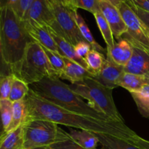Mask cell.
<instances>
[{
	"instance_id": "obj_1",
	"label": "cell",
	"mask_w": 149,
	"mask_h": 149,
	"mask_svg": "<svg viewBox=\"0 0 149 149\" xmlns=\"http://www.w3.org/2000/svg\"><path fill=\"white\" fill-rule=\"evenodd\" d=\"M25 100L28 109L26 119L50 121L70 128L110 135L130 141H132L138 136L125 123L113 120H100L66 110L39 97L31 90Z\"/></svg>"
},
{
	"instance_id": "obj_2",
	"label": "cell",
	"mask_w": 149,
	"mask_h": 149,
	"mask_svg": "<svg viewBox=\"0 0 149 149\" xmlns=\"http://www.w3.org/2000/svg\"><path fill=\"white\" fill-rule=\"evenodd\" d=\"M29 87L38 96L63 109L100 120H111L94 110L81 96L74 93L68 84L56 77H45L38 82L30 84Z\"/></svg>"
},
{
	"instance_id": "obj_3",
	"label": "cell",
	"mask_w": 149,
	"mask_h": 149,
	"mask_svg": "<svg viewBox=\"0 0 149 149\" xmlns=\"http://www.w3.org/2000/svg\"><path fill=\"white\" fill-rule=\"evenodd\" d=\"M0 38L3 61L10 69L21 60L27 45L33 41L24 21L10 7L0 10Z\"/></svg>"
},
{
	"instance_id": "obj_4",
	"label": "cell",
	"mask_w": 149,
	"mask_h": 149,
	"mask_svg": "<svg viewBox=\"0 0 149 149\" xmlns=\"http://www.w3.org/2000/svg\"><path fill=\"white\" fill-rule=\"evenodd\" d=\"M69 87L87 100L94 110L111 120L125 123L113 99L111 89L104 87L93 77H87L80 82L69 84Z\"/></svg>"
},
{
	"instance_id": "obj_5",
	"label": "cell",
	"mask_w": 149,
	"mask_h": 149,
	"mask_svg": "<svg viewBox=\"0 0 149 149\" xmlns=\"http://www.w3.org/2000/svg\"><path fill=\"white\" fill-rule=\"evenodd\" d=\"M11 74L29 85L45 77H55L42 47L37 42H30L21 60L10 68Z\"/></svg>"
},
{
	"instance_id": "obj_6",
	"label": "cell",
	"mask_w": 149,
	"mask_h": 149,
	"mask_svg": "<svg viewBox=\"0 0 149 149\" xmlns=\"http://www.w3.org/2000/svg\"><path fill=\"white\" fill-rule=\"evenodd\" d=\"M59 125L43 119H26L23 130V149L49 146L55 143L69 139L70 135Z\"/></svg>"
},
{
	"instance_id": "obj_7",
	"label": "cell",
	"mask_w": 149,
	"mask_h": 149,
	"mask_svg": "<svg viewBox=\"0 0 149 149\" xmlns=\"http://www.w3.org/2000/svg\"><path fill=\"white\" fill-rule=\"evenodd\" d=\"M55 17V23L50 27L58 35L75 46L77 43L85 41L80 33L75 20L77 9L66 4L56 2L54 0H47Z\"/></svg>"
},
{
	"instance_id": "obj_8",
	"label": "cell",
	"mask_w": 149,
	"mask_h": 149,
	"mask_svg": "<svg viewBox=\"0 0 149 149\" xmlns=\"http://www.w3.org/2000/svg\"><path fill=\"white\" fill-rule=\"evenodd\" d=\"M127 26L126 33L122 37L127 39L134 46L149 53V30L143 22L135 14L126 0L118 7Z\"/></svg>"
},
{
	"instance_id": "obj_9",
	"label": "cell",
	"mask_w": 149,
	"mask_h": 149,
	"mask_svg": "<svg viewBox=\"0 0 149 149\" xmlns=\"http://www.w3.org/2000/svg\"><path fill=\"white\" fill-rule=\"evenodd\" d=\"M100 12L109 23L113 37L119 40L127 32V26L119 9L111 3L100 0Z\"/></svg>"
},
{
	"instance_id": "obj_10",
	"label": "cell",
	"mask_w": 149,
	"mask_h": 149,
	"mask_svg": "<svg viewBox=\"0 0 149 149\" xmlns=\"http://www.w3.org/2000/svg\"><path fill=\"white\" fill-rule=\"evenodd\" d=\"M23 20L42 26H51L55 20L47 0H34Z\"/></svg>"
},
{
	"instance_id": "obj_11",
	"label": "cell",
	"mask_w": 149,
	"mask_h": 149,
	"mask_svg": "<svg viewBox=\"0 0 149 149\" xmlns=\"http://www.w3.org/2000/svg\"><path fill=\"white\" fill-rule=\"evenodd\" d=\"M124 73V66L116 64L106 53V61L103 68L96 76L93 77L104 87L113 90L117 87V81Z\"/></svg>"
},
{
	"instance_id": "obj_12",
	"label": "cell",
	"mask_w": 149,
	"mask_h": 149,
	"mask_svg": "<svg viewBox=\"0 0 149 149\" xmlns=\"http://www.w3.org/2000/svg\"><path fill=\"white\" fill-rule=\"evenodd\" d=\"M24 23L28 33L34 42L46 49L58 53L57 45L49 33L47 26L27 21H24Z\"/></svg>"
},
{
	"instance_id": "obj_13",
	"label": "cell",
	"mask_w": 149,
	"mask_h": 149,
	"mask_svg": "<svg viewBox=\"0 0 149 149\" xmlns=\"http://www.w3.org/2000/svg\"><path fill=\"white\" fill-rule=\"evenodd\" d=\"M124 71L137 75L145 76L149 73V53L133 45L132 55L129 62L124 67Z\"/></svg>"
},
{
	"instance_id": "obj_14",
	"label": "cell",
	"mask_w": 149,
	"mask_h": 149,
	"mask_svg": "<svg viewBox=\"0 0 149 149\" xmlns=\"http://www.w3.org/2000/svg\"><path fill=\"white\" fill-rule=\"evenodd\" d=\"M132 44L126 38L122 37L115 42L113 47L106 49V53L116 64L125 67L132 57Z\"/></svg>"
},
{
	"instance_id": "obj_15",
	"label": "cell",
	"mask_w": 149,
	"mask_h": 149,
	"mask_svg": "<svg viewBox=\"0 0 149 149\" xmlns=\"http://www.w3.org/2000/svg\"><path fill=\"white\" fill-rule=\"evenodd\" d=\"M47 27L51 36L53 38L54 41H55V44H56L57 47H58V54L61 55L63 58H68V59L73 61L74 62L77 63L80 65H81L83 68H85L87 71H89L88 65H87L85 60L79 57L76 53L74 47L71 44H70L68 41L65 40L64 38H63L62 36L58 35L56 32L54 31L50 27H49V26H47Z\"/></svg>"
},
{
	"instance_id": "obj_16",
	"label": "cell",
	"mask_w": 149,
	"mask_h": 149,
	"mask_svg": "<svg viewBox=\"0 0 149 149\" xmlns=\"http://www.w3.org/2000/svg\"><path fill=\"white\" fill-rule=\"evenodd\" d=\"M65 61V70L61 79L69 81L71 84L80 82L87 77H93L91 73L83 68L77 63L74 62L71 60L63 58Z\"/></svg>"
},
{
	"instance_id": "obj_17",
	"label": "cell",
	"mask_w": 149,
	"mask_h": 149,
	"mask_svg": "<svg viewBox=\"0 0 149 149\" xmlns=\"http://www.w3.org/2000/svg\"><path fill=\"white\" fill-rule=\"evenodd\" d=\"M93 134L98 140L102 149H143L133 143L132 141L106 134Z\"/></svg>"
},
{
	"instance_id": "obj_18",
	"label": "cell",
	"mask_w": 149,
	"mask_h": 149,
	"mask_svg": "<svg viewBox=\"0 0 149 149\" xmlns=\"http://www.w3.org/2000/svg\"><path fill=\"white\" fill-rule=\"evenodd\" d=\"M69 135L76 143L85 149H97L99 141L95 135L87 130H77L70 128Z\"/></svg>"
},
{
	"instance_id": "obj_19",
	"label": "cell",
	"mask_w": 149,
	"mask_h": 149,
	"mask_svg": "<svg viewBox=\"0 0 149 149\" xmlns=\"http://www.w3.org/2000/svg\"><path fill=\"white\" fill-rule=\"evenodd\" d=\"M145 84H146V82L144 76L137 75L125 71L117 81V87H123L128 90L129 93L141 90Z\"/></svg>"
},
{
	"instance_id": "obj_20",
	"label": "cell",
	"mask_w": 149,
	"mask_h": 149,
	"mask_svg": "<svg viewBox=\"0 0 149 149\" xmlns=\"http://www.w3.org/2000/svg\"><path fill=\"white\" fill-rule=\"evenodd\" d=\"M28 116V109L25 98L13 103V117L7 132L15 130L24 124Z\"/></svg>"
},
{
	"instance_id": "obj_21",
	"label": "cell",
	"mask_w": 149,
	"mask_h": 149,
	"mask_svg": "<svg viewBox=\"0 0 149 149\" xmlns=\"http://www.w3.org/2000/svg\"><path fill=\"white\" fill-rule=\"evenodd\" d=\"M130 93L140 113L143 117L149 119V84H145L141 90Z\"/></svg>"
},
{
	"instance_id": "obj_22",
	"label": "cell",
	"mask_w": 149,
	"mask_h": 149,
	"mask_svg": "<svg viewBox=\"0 0 149 149\" xmlns=\"http://www.w3.org/2000/svg\"><path fill=\"white\" fill-rule=\"evenodd\" d=\"M23 126L15 130L7 132L0 142V149H23Z\"/></svg>"
},
{
	"instance_id": "obj_23",
	"label": "cell",
	"mask_w": 149,
	"mask_h": 149,
	"mask_svg": "<svg viewBox=\"0 0 149 149\" xmlns=\"http://www.w3.org/2000/svg\"><path fill=\"white\" fill-rule=\"evenodd\" d=\"M84 60L88 65L89 72L91 73L93 77H95L103 68L106 58L102 52H98L94 49H91V50L84 58Z\"/></svg>"
},
{
	"instance_id": "obj_24",
	"label": "cell",
	"mask_w": 149,
	"mask_h": 149,
	"mask_svg": "<svg viewBox=\"0 0 149 149\" xmlns=\"http://www.w3.org/2000/svg\"><path fill=\"white\" fill-rule=\"evenodd\" d=\"M93 15L95 18L96 23H97V26H98L99 30H100L103 39H104L105 42L106 44V46H107L106 49H111V48L113 47L116 42L114 40L113 33H112L111 29L109 23L106 21V18L103 15L101 12L95 13Z\"/></svg>"
},
{
	"instance_id": "obj_25",
	"label": "cell",
	"mask_w": 149,
	"mask_h": 149,
	"mask_svg": "<svg viewBox=\"0 0 149 149\" xmlns=\"http://www.w3.org/2000/svg\"><path fill=\"white\" fill-rule=\"evenodd\" d=\"M75 20L76 22L77 23V26H78L79 29L80 33H81L82 36L84 37V39H85L86 42H88L92 47V49H94L95 50L98 51V52H102L103 53L105 50L104 48L102 47L98 43L95 41V38L93 37V34H92L91 31H90V29L87 26V23L84 21V18L81 17V15H80L78 13H76L75 14Z\"/></svg>"
},
{
	"instance_id": "obj_26",
	"label": "cell",
	"mask_w": 149,
	"mask_h": 149,
	"mask_svg": "<svg viewBox=\"0 0 149 149\" xmlns=\"http://www.w3.org/2000/svg\"><path fill=\"white\" fill-rule=\"evenodd\" d=\"M42 48H43L44 52L46 55L48 62H49L52 71L55 73V77L61 79V76L63 74L65 66L63 58L61 55H60L58 52L49 50V49H46L43 47H42Z\"/></svg>"
},
{
	"instance_id": "obj_27",
	"label": "cell",
	"mask_w": 149,
	"mask_h": 149,
	"mask_svg": "<svg viewBox=\"0 0 149 149\" xmlns=\"http://www.w3.org/2000/svg\"><path fill=\"white\" fill-rule=\"evenodd\" d=\"M29 90H30V87L29 84L15 77L13 84H12L9 100H11L13 103L23 100L28 95Z\"/></svg>"
},
{
	"instance_id": "obj_28",
	"label": "cell",
	"mask_w": 149,
	"mask_h": 149,
	"mask_svg": "<svg viewBox=\"0 0 149 149\" xmlns=\"http://www.w3.org/2000/svg\"><path fill=\"white\" fill-rule=\"evenodd\" d=\"M13 103L9 99H0V116L3 125L7 132L12 121Z\"/></svg>"
},
{
	"instance_id": "obj_29",
	"label": "cell",
	"mask_w": 149,
	"mask_h": 149,
	"mask_svg": "<svg viewBox=\"0 0 149 149\" xmlns=\"http://www.w3.org/2000/svg\"><path fill=\"white\" fill-rule=\"evenodd\" d=\"M14 78L13 74H0V99H9Z\"/></svg>"
},
{
	"instance_id": "obj_30",
	"label": "cell",
	"mask_w": 149,
	"mask_h": 149,
	"mask_svg": "<svg viewBox=\"0 0 149 149\" xmlns=\"http://www.w3.org/2000/svg\"><path fill=\"white\" fill-rule=\"evenodd\" d=\"M74 6L77 9H83L93 15L100 12V0H74Z\"/></svg>"
},
{
	"instance_id": "obj_31",
	"label": "cell",
	"mask_w": 149,
	"mask_h": 149,
	"mask_svg": "<svg viewBox=\"0 0 149 149\" xmlns=\"http://www.w3.org/2000/svg\"><path fill=\"white\" fill-rule=\"evenodd\" d=\"M33 1L34 0H19L17 7L15 12L20 19L23 20Z\"/></svg>"
},
{
	"instance_id": "obj_32",
	"label": "cell",
	"mask_w": 149,
	"mask_h": 149,
	"mask_svg": "<svg viewBox=\"0 0 149 149\" xmlns=\"http://www.w3.org/2000/svg\"><path fill=\"white\" fill-rule=\"evenodd\" d=\"M49 146L52 149H85L76 143L71 138L66 141L55 143Z\"/></svg>"
},
{
	"instance_id": "obj_33",
	"label": "cell",
	"mask_w": 149,
	"mask_h": 149,
	"mask_svg": "<svg viewBox=\"0 0 149 149\" xmlns=\"http://www.w3.org/2000/svg\"><path fill=\"white\" fill-rule=\"evenodd\" d=\"M91 45L88 42H86V41H82V42H79V43H77L74 46V49H75L76 53L79 57L84 58V59L86 57V55L88 54V52L91 50Z\"/></svg>"
},
{
	"instance_id": "obj_34",
	"label": "cell",
	"mask_w": 149,
	"mask_h": 149,
	"mask_svg": "<svg viewBox=\"0 0 149 149\" xmlns=\"http://www.w3.org/2000/svg\"><path fill=\"white\" fill-rule=\"evenodd\" d=\"M127 2L129 4V5L132 7V9L133 10V11L135 12V14L138 16L140 19L143 22L144 24L147 26V28L149 30V12L145 11L143 10H141V9L138 8V7H135V6L132 5L131 3H130L127 0H126Z\"/></svg>"
},
{
	"instance_id": "obj_35",
	"label": "cell",
	"mask_w": 149,
	"mask_h": 149,
	"mask_svg": "<svg viewBox=\"0 0 149 149\" xmlns=\"http://www.w3.org/2000/svg\"><path fill=\"white\" fill-rule=\"evenodd\" d=\"M130 3L138 8L149 12V0H127Z\"/></svg>"
},
{
	"instance_id": "obj_36",
	"label": "cell",
	"mask_w": 149,
	"mask_h": 149,
	"mask_svg": "<svg viewBox=\"0 0 149 149\" xmlns=\"http://www.w3.org/2000/svg\"><path fill=\"white\" fill-rule=\"evenodd\" d=\"M19 0H0V10L6 7H10L15 10L18 4Z\"/></svg>"
},
{
	"instance_id": "obj_37",
	"label": "cell",
	"mask_w": 149,
	"mask_h": 149,
	"mask_svg": "<svg viewBox=\"0 0 149 149\" xmlns=\"http://www.w3.org/2000/svg\"><path fill=\"white\" fill-rule=\"evenodd\" d=\"M132 143L143 149H149V141H147V140L141 138L139 135H138L132 141Z\"/></svg>"
},
{
	"instance_id": "obj_38",
	"label": "cell",
	"mask_w": 149,
	"mask_h": 149,
	"mask_svg": "<svg viewBox=\"0 0 149 149\" xmlns=\"http://www.w3.org/2000/svg\"><path fill=\"white\" fill-rule=\"evenodd\" d=\"M0 74H11L10 68L4 63L1 55V38H0Z\"/></svg>"
},
{
	"instance_id": "obj_39",
	"label": "cell",
	"mask_w": 149,
	"mask_h": 149,
	"mask_svg": "<svg viewBox=\"0 0 149 149\" xmlns=\"http://www.w3.org/2000/svg\"><path fill=\"white\" fill-rule=\"evenodd\" d=\"M7 132H6L5 129L4 127V125H3L2 121H1V116H0V142L1 141V140L4 138L6 135H7Z\"/></svg>"
},
{
	"instance_id": "obj_40",
	"label": "cell",
	"mask_w": 149,
	"mask_h": 149,
	"mask_svg": "<svg viewBox=\"0 0 149 149\" xmlns=\"http://www.w3.org/2000/svg\"><path fill=\"white\" fill-rule=\"evenodd\" d=\"M104 1L111 3V4H113V6H115V7H116L118 8L119 6L121 4V3L125 1V0H104Z\"/></svg>"
},
{
	"instance_id": "obj_41",
	"label": "cell",
	"mask_w": 149,
	"mask_h": 149,
	"mask_svg": "<svg viewBox=\"0 0 149 149\" xmlns=\"http://www.w3.org/2000/svg\"><path fill=\"white\" fill-rule=\"evenodd\" d=\"M65 1H66L67 4H68V5L71 6V7H74V0H65ZM74 8H76V7H74ZM76 9H77V8H76Z\"/></svg>"
},
{
	"instance_id": "obj_42",
	"label": "cell",
	"mask_w": 149,
	"mask_h": 149,
	"mask_svg": "<svg viewBox=\"0 0 149 149\" xmlns=\"http://www.w3.org/2000/svg\"><path fill=\"white\" fill-rule=\"evenodd\" d=\"M54 1H55L56 2H58V3H61V4H66V5H68V4H67L66 1L65 0H54ZM69 6V5H68Z\"/></svg>"
},
{
	"instance_id": "obj_43",
	"label": "cell",
	"mask_w": 149,
	"mask_h": 149,
	"mask_svg": "<svg viewBox=\"0 0 149 149\" xmlns=\"http://www.w3.org/2000/svg\"><path fill=\"white\" fill-rule=\"evenodd\" d=\"M146 79V84H149V73L147 74L146 75L144 76Z\"/></svg>"
},
{
	"instance_id": "obj_44",
	"label": "cell",
	"mask_w": 149,
	"mask_h": 149,
	"mask_svg": "<svg viewBox=\"0 0 149 149\" xmlns=\"http://www.w3.org/2000/svg\"><path fill=\"white\" fill-rule=\"evenodd\" d=\"M33 149H52L50 146H43V147H39V148H33Z\"/></svg>"
}]
</instances>
